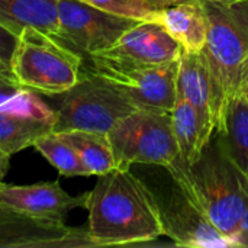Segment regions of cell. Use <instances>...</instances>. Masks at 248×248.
<instances>
[{
	"mask_svg": "<svg viewBox=\"0 0 248 248\" xmlns=\"http://www.w3.org/2000/svg\"><path fill=\"white\" fill-rule=\"evenodd\" d=\"M97 177L84 206L96 248L147 246L164 235L155 196L131 169H115Z\"/></svg>",
	"mask_w": 248,
	"mask_h": 248,
	"instance_id": "cell-1",
	"label": "cell"
},
{
	"mask_svg": "<svg viewBox=\"0 0 248 248\" xmlns=\"http://www.w3.org/2000/svg\"><path fill=\"white\" fill-rule=\"evenodd\" d=\"M0 26L16 36L28 26L58 39L55 0H0Z\"/></svg>",
	"mask_w": 248,
	"mask_h": 248,
	"instance_id": "cell-15",
	"label": "cell"
},
{
	"mask_svg": "<svg viewBox=\"0 0 248 248\" xmlns=\"http://www.w3.org/2000/svg\"><path fill=\"white\" fill-rule=\"evenodd\" d=\"M148 20L161 25L180 44L183 51L199 52L206 44L208 19L202 0L154 10Z\"/></svg>",
	"mask_w": 248,
	"mask_h": 248,
	"instance_id": "cell-14",
	"label": "cell"
},
{
	"mask_svg": "<svg viewBox=\"0 0 248 248\" xmlns=\"http://www.w3.org/2000/svg\"><path fill=\"white\" fill-rule=\"evenodd\" d=\"M57 96L60 99L54 109L52 132L108 134L122 118L138 109L119 87L84 65L78 81Z\"/></svg>",
	"mask_w": 248,
	"mask_h": 248,
	"instance_id": "cell-5",
	"label": "cell"
},
{
	"mask_svg": "<svg viewBox=\"0 0 248 248\" xmlns=\"http://www.w3.org/2000/svg\"><path fill=\"white\" fill-rule=\"evenodd\" d=\"M228 153L248 185V103L240 94L230 106L227 126L221 132Z\"/></svg>",
	"mask_w": 248,
	"mask_h": 248,
	"instance_id": "cell-19",
	"label": "cell"
},
{
	"mask_svg": "<svg viewBox=\"0 0 248 248\" xmlns=\"http://www.w3.org/2000/svg\"><path fill=\"white\" fill-rule=\"evenodd\" d=\"M202 3L208 19V36L202 52L212 80L215 132H222L231 103L248 84V1Z\"/></svg>",
	"mask_w": 248,
	"mask_h": 248,
	"instance_id": "cell-3",
	"label": "cell"
},
{
	"mask_svg": "<svg viewBox=\"0 0 248 248\" xmlns=\"http://www.w3.org/2000/svg\"><path fill=\"white\" fill-rule=\"evenodd\" d=\"M86 201L87 192L71 196L58 182H39L22 186L0 183V205L36 218L64 222L67 214L73 209L84 208Z\"/></svg>",
	"mask_w": 248,
	"mask_h": 248,
	"instance_id": "cell-12",
	"label": "cell"
},
{
	"mask_svg": "<svg viewBox=\"0 0 248 248\" xmlns=\"http://www.w3.org/2000/svg\"><path fill=\"white\" fill-rule=\"evenodd\" d=\"M171 125L179 158L187 164L196 161L214 134L208 131L198 110L180 96H177L171 110Z\"/></svg>",
	"mask_w": 248,
	"mask_h": 248,
	"instance_id": "cell-17",
	"label": "cell"
},
{
	"mask_svg": "<svg viewBox=\"0 0 248 248\" xmlns=\"http://www.w3.org/2000/svg\"><path fill=\"white\" fill-rule=\"evenodd\" d=\"M241 94H243V97L246 99V102L248 103V84L246 86V87H244V90L241 92Z\"/></svg>",
	"mask_w": 248,
	"mask_h": 248,
	"instance_id": "cell-28",
	"label": "cell"
},
{
	"mask_svg": "<svg viewBox=\"0 0 248 248\" xmlns=\"http://www.w3.org/2000/svg\"><path fill=\"white\" fill-rule=\"evenodd\" d=\"M167 180L148 185L155 196L164 235L176 247L189 248H235L234 243L222 235L209 221L206 214L166 170Z\"/></svg>",
	"mask_w": 248,
	"mask_h": 248,
	"instance_id": "cell-7",
	"label": "cell"
},
{
	"mask_svg": "<svg viewBox=\"0 0 248 248\" xmlns=\"http://www.w3.org/2000/svg\"><path fill=\"white\" fill-rule=\"evenodd\" d=\"M164 169L235 247L240 221L248 206V185L231 158L222 134L211 137L196 161L187 164L177 155Z\"/></svg>",
	"mask_w": 248,
	"mask_h": 248,
	"instance_id": "cell-2",
	"label": "cell"
},
{
	"mask_svg": "<svg viewBox=\"0 0 248 248\" xmlns=\"http://www.w3.org/2000/svg\"><path fill=\"white\" fill-rule=\"evenodd\" d=\"M58 39L84 58L112 46L129 28L141 20L100 10L81 0H55Z\"/></svg>",
	"mask_w": 248,
	"mask_h": 248,
	"instance_id": "cell-9",
	"label": "cell"
},
{
	"mask_svg": "<svg viewBox=\"0 0 248 248\" xmlns=\"http://www.w3.org/2000/svg\"><path fill=\"white\" fill-rule=\"evenodd\" d=\"M81 1L89 3L108 13L135 19V20H148L154 12L147 4L145 0H81Z\"/></svg>",
	"mask_w": 248,
	"mask_h": 248,
	"instance_id": "cell-21",
	"label": "cell"
},
{
	"mask_svg": "<svg viewBox=\"0 0 248 248\" xmlns=\"http://www.w3.org/2000/svg\"><path fill=\"white\" fill-rule=\"evenodd\" d=\"M84 57L36 28H25L16 39L10 60L13 78L26 90L57 96L80 78Z\"/></svg>",
	"mask_w": 248,
	"mask_h": 248,
	"instance_id": "cell-4",
	"label": "cell"
},
{
	"mask_svg": "<svg viewBox=\"0 0 248 248\" xmlns=\"http://www.w3.org/2000/svg\"><path fill=\"white\" fill-rule=\"evenodd\" d=\"M182 51L180 44L161 25L153 20H141L129 28L112 46L93 55L122 64L158 65L177 61Z\"/></svg>",
	"mask_w": 248,
	"mask_h": 248,
	"instance_id": "cell-11",
	"label": "cell"
},
{
	"mask_svg": "<svg viewBox=\"0 0 248 248\" xmlns=\"http://www.w3.org/2000/svg\"><path fill=\"white\" fill-rule=\"evenodd\" d=\"M205 1H212V3H219V4H232V3L248 1V0H205Z\"/></svg>",
	"mask_w": 248,
	"mask_h": 248,
	"instance_id": "cell-27",
	"label": "cell"
},
{
	"mask_svg": "<svg viewBox=\"0 0 248 248\" xmlns=\"http://www.w3.org/2000/svg\"><path fill=\"white\" fill-rule=\"evenodd\" d=\"M57 134H62L76 148L89 176H102L116 169L108 134L90 131H68Z\"/></svg>",
	"mask_w": 248,
	"mask_h": 248,
	"instance_id": "cell-18",
	"label": "cell"
},
{
	"mask_svg": "<svg viewBox=\"0 0 248 248\" xmlns=\"http://www.w3.org/2000/svg\"><path fill=\"white\" fill-rule=\"evenodd\" d=\"M17 36L0 26V71H10V60Z\"/></svg>",
	"mask_w": 248,
	"mask_h": 248,
	"instance_id": "cell-23",
	"label": "cell"
},
{
	"mask_svg": "<svg viewBox=\"0 0 248 248\" xmlns=\"http://www.w3.org/2000/svg\"><path fill=\"white\" fill-rule=\"evenodd\" d=\"M0 74H1V71H0Z\"/></svg>",
	"mask_w": 248,
	"mask_h": 248,
	"instance_id": "cell-29",
	"label": "cell"
},
{
	"mask_svg": "<svg viewBox=\"0 0 248 248\" xmlns=\"http://www.w3.org/2000/svg\"><path fill=\"white\" fill-rule=\"evenodd\" d=\"M177 96L189 102L201 115L205 126L211 134H215V106L214 90L206 58L202 51H182L177 70Z\"/></svg>",
	"mask_w": 248,
	"mask_h": 248,
	"instance_id": "cell-13",
	"label": "cell"
},
{
	"mask_svg": "<svg viewBox=\"0 0 248 248\" xmlns=\"http://www.w3.org/2000/svg\"><path fill=\"white\" fill-rule=\"evenodd\" d=\"M32 147L42 157H45L61 176L65 177L89 176L78 153L64 138L62 134H57V132L45 134L36 138Z\"/></svg>",
	"mask_w": 248,
	"mask_h": 248,
	"instance_id": "cell-20",
	"label": "cell"
},
{
	"mask_svg": "<svg viewBox=\"0 0 248 248\" xmlns=\"http://www.w3.org/2000/svg\"><path fill=\"white\" fill-rule=\"evenodd\" d=\"M86 67L119 87L137 108L171 112L177 99L179 60L167 64H122L96 55L84 58Z\"/></svg>",
	"mask_w": 248,
	"mask_h": 248,
	"instance_id": "cell-8",
	"label": "cell"
},
{
	"mask_svg": "<svg viewBox=\"0 0 248 248\" xmlns=\"http://www.w3.org/2000/svg\"><path fill=\"white\" fill-rule=\"evenodd\" d=\"M0 248H96L87 227H68L0 205Z\"/></svg>",
	"mask_w": 248,
	"mask_h": 248,
	"instance_id": "cell-10",
	"label": "cell"
},
{
	"mask_svg": "<svg viewBox=\"0 0 248 248\" xmlns=\"http://www.w3.org/2000/svg\"><path fill=\"white\" fill-rule=\"evenodd\" d=\"M115 166L129 170L134 164L169 166L177 155L171 112L138 108L108 132Z\"/></svg>",
	"mask_w": 248,
	"mask_h": 248,
	"instance_id": "cell-6",
	"label": "cell"
},
{
	"mask_svg": "<svg viewBox=\"0 0 248 248\" xmlns=\"http://www.w3.org/2000/svg\"><path fill=\"white\" fill-rule=\"evenodd\" d=\"M145 1L153 10H160V9H166V7L176 6L185 1H192V0H145Z\"/></svg>",
	"mask_w": 248,
	"mask_h": 248,
	"instance_id": "cell-25",
	"label": "cell"
},
{
	"mask_svg": "<svg viewBox=\"0 0 248 248\" xmlns=\"http://www.w3.org/2000/svg\"><path fill=\"white\" fill-rule=\"evenodd\" d=\"M55 118L0 109V151L10 155L32 147L35 140L52 132Z\"/></svg>",
	"mask_w": 248,
	"mask_h": 248,
	"instance_id": "cell-16",
	"label": "cell"
},
{
	"mask_svg": "<svg viewBox=\"0 0 248 248\" xmlns=\"http://www.w3.org/2000/svg\"><path fill=\"white\" fill-rule=\"evenodd\" d=\"M10 154L4 153V151H0V183L3 182L4 176L7 174L9 171V167H10Z\"/></svg>",
	"mask_w": 248,
	"mask_h": 248,
	"instance_id": "cell-26",
	"label": "cell"
},
{
	"mask_svg": "<svg viewBox=\"0 0 248 248\" xmlns=\"http://www.w3.org/2000/svg\"><path fill=\"white\" fill-rule=\"evenodd\" d=\"M29 90L23 89L12 76L10 71H1L0 74V109H7L10 103H15Z\"/></svg>",
	"mask_w": 248,
	"mask_h": 248,
	"instance_id": "cell-22",
	"label": "cell"
},
{
	"mask_svg": "<svg viewBox=\"0 0 248 248\" xmlns=\"http://www.w3.org/2000/svg\"><path fill=\"white\" fill-rule=\"evenodd\" d=\"M235 248H248V206L240 221V227L235 235Z\"/></svg>",
	"mask_w": 248,
	"mask_h": 248,
	"instance_id": "cell-24",
	"label": "cell"
}]
</instances>
